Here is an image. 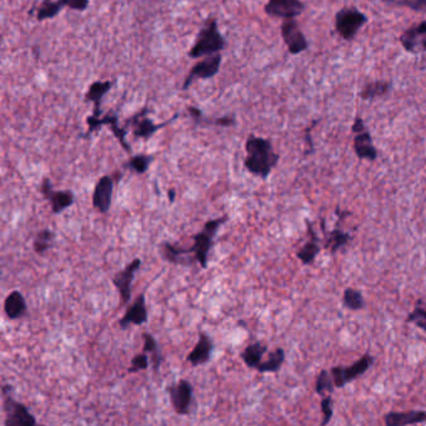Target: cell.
I'll use <instances>...</instances> for the list:
<instances>
[{
    "mask_svg": "<svg viewBox=\"0 0 426 426\" xmlns=\"http://www.w3.org/2000/svg\"><path fill=\"white\" fill-rule=\"evenodd\" d=\"M245 169L250 174L266 180L280 160V155L274 151L271 140L262 136L249 135L245 142Z\"/></svg>",
    "mask_w": 426,
    "mask_h": 426,
    "instance_id": "1",
    "label": "cell"
},
{
    "mask_svg": "<svg viewBox=\"0 0 426 426\" xmlns=\"http://www.w3.org/2000/svg\"><path fill=\"white\" fill-rule=\"evenodd\" d=\"M227 48V40L223 36L219 29L218 22L214 16H209L205 22L203 23L199 33L195 39V43L188 51V57L192 59H199L221 53Z\"/></svg>",
    "mask_w": 426,
    "mask_h": 426,
    "instance_id": "2",
    "label": "cell"
},
{
    "mask_svg": "<svg viewBox=\"0 0 426 426\" xmlns=\"http://www.w3.org/2000/svg\"><path fill=\"white\" fill-rule=\"evenodd\" d=\"M227 219H229L227 215H224L213 221H208L201 229V231L192 236L194 244L192 248H188V250L195 259V262L199 263L203 269L208 268V259H209V253L213 248L214 238L221 225L227 223Z\"/></svg>",
    "mask_w": 426,
    "mask_h": 426,
    "instance_id": "3",
    "label": "cell"
},
{
    "mask_svg": "<svg viewBox=\"0 0 426 426\" xmlns=\"http://www.w3.org/2000/svg\"><path fill=\"white\" fill-rule=\"evenodd\" d=\"M368 16L356 7H344L335 14V32L345 40L353 42L359 30L368 23Z\"/></svg>",
    "mask_w": 426,
    "mask_h": 426,
    "instance_id": "4",
    "label": "cell"
},
{
    "mask_svg": "<svg viewBox=\"0 0 426 426\" xmlns=\"http://www.w3.org/2000/svg\"><path fill=\"white\" fill-rule=\"evenodd\" d=\"M3 410L5 412V426H33L36 425V420L32 412H29L28 408L25 405L16 401L13 398V388L10 385L3 386Z\"/></svg>",
    "mask_w": 426,
    "mask_h": 426,
    "instance_id": "5",
    "label": "cell"
},
{
    "mask_svg": "<svg viewBox=\"0 0 426 426\" xmlns=\"http://www.w3.org/2000/svg\"><path fill=\"white\" fill-rule=\"evenodd\" d=\"M86 134L82 135L83 139H88L90 135L108 125L110 130L113 131V135L118 139V142L121 145V148L125 150L127 153H131V147L130 144L127 142V129L121 128L119 127V118H118V114L116 113H108L105 115H101V116H95V115H89L86 118Z\"/></svg>",
    "mask_w": 426,
    "mask_h": 426,
    "instance_id": "6",
    "label": "cell"
},
{
    "mask_svg": "<svg viewBox=\"0 0 426 426\" xmlns=\"http://www.w3.org/2000/svg\"><path fill=\"white\" fill-rule=\"evenodd\" d=\"M374 362H375L374 356L365 354L358 362L351 364L348 368H344L341 365L333 366L330 370V374L334 380L335 388L342 389L347 384L351 383L356 379L362 377L373 366Z\"/></svg>",
    "mask_w": 426,
    "mask_h": 426,
    "instance_id": "7",
    "label": "cell"
},
{
    "mask_svg": "<svg viewBox=\"0 0 426 426\" xmlns=\"http://www.w3.org/2000/svg\"><path fill=\"white\" fill-rule=\"evenodd\" d=\"M221 60H223L221 53L203 58L188 73L183 86H181V90L186 92L192 86V83L198 79L209 80V79H213L215 75H218L221 71Z\"/></svg>",
    "mask_w": 426,
    "mask_h": 426,
    "instance_id": "8",
    "label": "cell"
},
{
    "mask_svg": "<svg viewBox=\"0 0 426 426\" xmlns=\"http://www.w3.org/2000/svg\"><path fill=\"white\" fill-rule=\"evenodd\" d=\"M171 406L178 415H189L194 408V389L185 379L168 386Z\"/></svg>",
    "mask_w": 426,
    "mask_h": 426,
    "instance_id": "9",
    "label": "cell"
},
{
    "mask_svg": "<svg viewBox=\"0 0 426 426\" xmlns=\"http://www.w3.org/2000/svg\"><path fill=\"white\" fill-rule=\"evenodd\" d=\"M149 113V109H142L139 113L135 114L133 116H130L127 119V127H131V131L135 138H139L142 140H149L153 135L157 133L159 129L166 127L168 124H171V121L178 119L179 114H175L169 121H164L162 124H155L154 121L148 118L147 115Z\"/></svg>",
    "mask_w": 426,
    "mask_h": 426,
    "instance_id": "10",
    "label": "cell"
},
{
    "mask_svg": "<svg viewBox=\"0 0 426 426\" xmlns=\"http://www.w3.org/2000/svg\"><path fill=\"white\" fill-rule=\"evenodd\" d=\"M281 38L292 55H299L309 49V42L297 19H285L280 27Z\"/></svg>",
    "mask_w": 426,
    "mask_h": 426,
    "instance_id": "11",
    "label": "cell"
},
{
    "mask_svg": "<svg viewBox=\"0 0 426 426\" xmlns=\"http://www.w3.org/2000/svg\"><path fill=\"white\" fill-rule=\"evenodd\" d=\"M305 10L301 0H268L264 7L265 14L279 19H297Z\"/></svg>",
    "mask_w": 426,
    "mask_h": 426,
    "instance_id": "12",
    "label": "cell"
},
{
    "mask_svg": "<svg viewBox=\"0 0 426 426\" xmlns=\"http://www.w3.org/2000/svg\"><path fill=\"white\" fill-rule=\"evenodd\" d=\"M40 192L44 198L48 200L51 206L53 214L63 213L68 208H71L75 201V195L71 190H54L50 179L44 178L40 185Z\"/></svg>",
    "mask_w": 426,
    "mask_h": 426,
    "instance_id": "13",
    "label": "cell"
},
{
    "mask_svg": "<svg viewBox=\"0 0 426 426\" xmlns=\"http://www.w3.org/2000/svg\"><path fill=\"white\" fill-rule=\"evenodd\" d=\"M399 40L406 51L412 54H425L426 21L414 24L410 28L404 30Z\"/></svg>",
    "mask_w": 426,
    "mask_h": 426,
    "instance_id": "14",
    "label": "cell"
},
{
    "mask_svg": "<svg viewBox=\"0 0 426 426\" xmlns=\"http://www.w3.org/2000/svg\"><path fill=\"white\" fill-rule=\"evenodd\" d=\"M140 266H142V260L136 258L133 262H130L124 269L121 270L119 273H116L114 275L113 284L115 285V288L119 292L123 305L129 303V300L131 298V285L134 281L135 274L138 270L140 269Z\"/></svg>",
    "mask_w": 426,
    "mask_h": 426,
    "instance_id": "15",
    "label": "cell"
},
{
    "mask_svg": "<svg viewBox=\"0 0 426 426\" xmlns=\"http://www.w3.org/2000/svg\"><path fill=\"white\" fill-rule=\"evenodd\" d=\"M114 180L110 175H104L98 180L92 192V206L101 214H107L112 206Z\"/></svg>",
    "mask_w": 426,
    "mask_h": 426,
    "instance_id": "16",
    "label": "cell"
},
{
    "mask_svg": "<svg viewBox=\"0 0 426 426\" xmlns=\"http://www.w3.org/2000/svg\"><path fill=\"white\" fill-rule=\"evenodd\" d=\"M148 321V309L145 304V295L140 294L134 303L129 306L127 313L119 321L121 330H127L130 325L140 327Z\"/></svg>",
    "mask_w": 426,
    "mask_h": 426,
    "instance_id": "17",
    "label": "cell"
},
{
    "mask_svg": "<svg viewBox=\"0 0 426 426\" xmlns=\"http://www.w3.org/2000/svg\"><path fill=\"white\" fill-rule=\"evenodd\" d=\"M213 339L209 335L201 331V333H199V339H198L197 345L189 353L186 360L190 362L192 366L204 365L206 362H210L212 355H213Z\"/></svg>",
    "mask_w": 426,
    "mask_h": 426,
    "instance_id": "18",
    "label": "cell"
},
{
    "mask_svg": "<svg viewBox=\"0 0 426 426\" xmlns=\"http://www.w3.org/2000/svg\"><path fill=\"white\" fill-rule=\"evenodd\" d=\"M116 80H105V82H100V80H95L94 83H92L89 88H88V92H86V103H92L94 109H92V115L95 116H101L103 112H101V101L104 99V97L107 95L108 92L112 90V88L115 86Z\"/></svg>",
    "mask_w": 426,
    "mask_h": 426,
    "instance_id": "19",
    "label": "cell"
},
{
    "mask_svg": "<svg viewBox=\"0 0 426 426\" xmlns=\"http://www.w3.org/2000/svg\"><path fill=\"white\" fill-rule=\"evenodd\" d=\"M160 254L165 262L175 265H192L197 263L188 248L178 247L171 242H163L160 245Z\"/></svg>",
    "mask_w": 426,
    "mask_h": 426,
    "instance_id": "20",
    "label": "cell"
},
{
    "mask_svg": "<svg viewBox=\"0 0 426 426\" xmlns=\"http://www.w3.org/2000/svg\"><path fill=\"white\" fill-rule=\"evenodd\" d=\"M384 421L388 426L415 425L426 423V412L410 410V412H388L384 416Z\"/></svg>",
    "mask_w": 426,
    "mask_h": 426,
    "instance_id": "21",
    "label": "cell"
},
{
    "mask_svg": "<svg viewBox=\"0 0 426 426\" xmlns=\"http://www.w3.org/2000/svg\"><path fill=\"white\" fill-rule=\"evenodd\" d=\"M354 150L356 157L360 160L375 162L377 159V149L373 142V136L369 130H364L354 136Z\"/></svg>",
    "mask_w": 426,
    "mask_h": 426,
    "instance_id": "22",
    "label": "cell"
},
{
    "mask_svg": "<svg viewBox=\"0 0 426 426\" xmlns=\"http://www.w3.org/2000/svg\"><path fill=\"white\" fill-rule=\"evenodd\" d=\"M4 313L9 320H18L28 313L27 301L21 292H10L4 301Z\"/></svg>",
    "mask_w": 426,
    "mask_h": 426,
    "instance_id": "23",
    "label": "cell"
},
{
    "mask_svg": "<svg viewBox=\"0 0 426 426\" xmlns=\"http://www.w3.org/2000/svg\"><path fill=\"white\" fill-rule=\"evenodd\" d=\"M186 109H188V113L192 116L194 123L199 124V125H214V127L229 128V127H234L236 124L233 115H227V116H221V118H208L203 114V110H200L198 108L188 107Z\"/></svg>",
    "mask_w": 426,
    "mask_h": 426,
    "instance_id": "24",
    "label": "cell"
},
{
    "mask_svg": "<svg viewBox=\"0 0 426 426\" xmlns=\"http://www.w3.org/2000/svg\"><path fill=\"white\" fill-rule=\"evenodd\" d=\"M268 351L266 344H264L262 341H255L249 344L247 348L240 353L244 364L248 366L249 369H255L260 365V362L263 360V356Z\"/></svg>",
    "mask_w": 426,
    "mask_h": 426,
    "instance_id": "25",
    "label": "cell"
},
{
    "mask_svg": "<svg viewBox=\"0 0 426 426\" xmlns=\"http://www.w3.org/2000/svg\"><path fill=\"white\" fill-rule=\"evenodd\" d=\"M392 86V83L389 80H374L362 86L359 97L366 101L379 99L391 92Z\"/></svg>",
    "mask_w": 426,
    "mask_h": 426,
    "instance_id": "26",
    "label": "cell"
},
{
    "mask_svg": "<svg viewBox=\"0 0 426 426\" xmlns=\"http://www.w3.org/2000/svg\"><path fill=\"white\" fill-rule=\"evenodd\" d=\"M325 244H324V248L330 251L331 255H335L339 250L342 248H345L348 245L349 242L353 240V236L341 230L339 227H336L331 231H325Z\"/></svg>",
    "mask_w": 426,
    "mask_h": 426,
    "instance_id": "27",
    "label": "cell"
},
{
    "mask_svg": "<svg viewBox=\"0 0 426 426\" xmlns=\"http://www.w3.org/2000/svg\"><path fill=\"white\" fill-rule=\"evenodd\" d=\"M64 9L60 0H42L39 7L36 8V16L38 22H44L48 19H54Z\"/></svg>",
    "mask_w": 426,
    "mask_h": 426,
    "instance_id": "28",
    "label": "cell"
},
{
    "mask_svg": "<svg viewBox=\"0 0 426 426\" xmlns=\"http://www.w3.org/2000/svg\"><path fill=\"white\" fill-rule=\"evenodd\" d=\"M285 362L284 349L277 348L273 353H270L269 358L265 362H260V365L256 368V370L262 374L265 373H277L281 369L283 364Z\"/></svg>",
    "mask_w": 426,
    "mask_h": 426,
    "instance_id": "29",
    "label": "cell"
},
{
    "mask_svg": "<svg viewBox=\"0 0 426 426\" xmlns=\"http://www.w3.org/2000/svg\"><path fill=\"white\" fill-rule=\"evenodd\" d=\"M142 336H144V349H142V351L149 354L150 362L153 364V369L158 371L159 368H160V365H162V362H163V356H162V353H160V349H159L157 340L154 339L153 335L148 334V333H144Z\"/></svg>",
    "mask_w": 426,
    "mask_h": 426,
    "instance_id": "30",
    "label": "cell"
},
{
    "mask_svg": "<svg viewBox=\"0 0 426 426\" xmlns=\"http://www.w3.org/2000/svg\"><path fill=\"white\" fill-rule=\"evenodd\" d=\"M316 236V235H315ZM313 236V240L305 242L303 248L297 253V258L301 262L303 265H313L316 256L319 255L321 251V247L319 245V239Z\"/></svg>",
    "mask_w": 426,
    "mask_h": 426,
    "instance_id": "31",
    "label": "cell"
},
{
    "mask_svg": "<svg viewBox=\"0 0 426 426\" xmlns=\"http://www.w3.org/2000/svg\"><path fill=\"white\" fill-rule=\"evenodd\" d=\"M342 304L344 306L349 309V310H353V312H359L362 310L366 303H365V299L362 297V292L353 288H347L344 290L342 294Z\"/></svg>",
    "mask_w": 426,
    "mask_h": 426,
    "instance_id": "32",
    "label": "cell"
},
{
    "mask_svg": "<svg viewBox=\"0 0 426 426\" xmlns=\"http://www.w3.org/2000/svg\"><path fill=\"white\" fill-rule=\"evenodd\" d=\"M55 239L54 231L50 229H43L36 234V240L33 242V248L38 255H44L53 245Z\"/></svg>",
    "mask_w": 426,
    "mask_h": 426,
    "instance_id": "33",
    "label": "cell"
},
{
    "mask_svg": "<svg viewBox=\"0 0 426 426\" xmlns=\"http://www.w3.org/2000/svg\"><path fill=\"white\" fill-rule=\"evenodd\" d=\"M154 160V155H149V154H136L134 157L130 158L128 160V163L125 164V168L130 169L131 171H134L136 174L142 175L145 174L148 169H149L150 164L153 163Z\"/></svg>",
    "mask_w": 426,
    "mask_h": 426,
    "instance_id": "34",
    "label": "cell"
},
{
    "mask_svg": "<svg viewBox=\"0 0 426 426\" xmlns=\"http://www.w3.org/2000/svg\"><path fill=\"white\" fill-rule=\"evenodd\" d=\"M335 384L331 374L327 370H321L315 381V391L320 397H325V394L334 392Z\"/></svg>",
    "mask_w": 426,
    "mask_h": 426,
    "instance_id": "35",
    "label": "cell"
},
{
    "mask_svg": "<svg viewBox=\"0 0 426 426\" xmlns=\"http://www.w3.org/2000/svg\"><path fill=\"white\" fill-rule=\"evenodd\" d=\"M406 323L409 324H415L416 327H420L424 333H426V309L421 306H416L412 313L408 315Z\"/></svg>",
    "mask_w": 426,
    "mask_h": 426,
    "instance_id": "36",
    "label": "cell"
},
{
    "mask_svg": "<svg viewBox=\"0 0 426 426\" xmlns=\"http://www.w3.org/2000/svg\"><path fill=\"white\" fill-rule=\"evenodd\" d=\"M149 354H147V353L142 351V354H136V355L131 359L128 373L129 374H134V373H138V371L147 370L149 368Z\"/></svg>",
    "mask_w": 426,
    "mask_h": 426,
    "instance_id": "37",
    "label": "cell"
},
{
    "mask_svg": "<svg viewBox=\"0 0 426 426\" xmlns=\"http://www.w3.org/2000/svg\"><path fill=\"white\" fill-rule=\"evenodd\" d=\"M321 412H323V420L320 423V425L325 426L331 421L333 415H334V401L333 398L329 397H323L321 400Z\"/></svg>",
    "mask_w": 426,
    "mask_h": 426,
    "instance_id": "38",
    "label": "cell"
},
{
    "mask_svg": "<svg viewBox=\"0 0 426 426\" xmlns=\"http://www.w3.org/2000/svg\"><path fill=\"white\" fill-rule=\"evenodd\" d=\"M395 5L409 8L414 12H425L426 0H398Z\"/></svg>",
    "mask_w": 426,
    "mask_h": 426,
    "instance_id": "39",
    "label": "cell"
},
{
    "mask_svg": "<svg viewBox=\"0 0 426 426\" xmlns=\"http://www.w3.org/2000/svg\"><path fill=\"white\" fill-rule=\"evenodd\" d=\"M64 8H69L75 12H86L89 8V0H60Z\"/></svg>",
    "mask_w": 426,
    "mask_h": 426,
    "instance_id": "40",
    "label": "cell"
},
{
    "mask_svg": "<svg viewBox=\"0 0 426 426\" xmlns=\"http://www.w3.org/2000/svg\"><path fill=\"white\" fill-rule=\"evenodd\" d=\"M318 124H319V121H313V123L310 124V127L305 129V142L306 144H308V147H309V149L305 151V155L313 154L314 151H315L313 139H312V130H313L314 127H316Z\"/></svg>",
    "mask_w": 426,
    "mask_h": 426,
    "instance_id": "41",
    "label": "cell"
},
{
    "mask_svg": "<svg viewBox=\"0 0 426 426\" xmlns=\"http://www.w3.org/2000/svg\"><path fill=\"white\" fill-rule=\"evenodd\" d=\"M366 125H365V123H364V119H362V116H355V119H354V123H353V127H351V131L354 133V134H358V133H362L364 130H366Z\"/></svg>",
    "mask_w": 426,
    "mask_h": 426,
    "instance_id": "42",
    "label": "cell"
},
{
    "mask_svg": "<svg viewBox=\"0 0 426 426\" xmlns=\"http://www.w3.org/2000/svg\"><path fill=\"white\" fill-rule=\"evenodd\" d=\"M168 199L171 203L175 201V189H169L168 190Z\"/></svg>",
    "mask_w": 426,
    "mask_h": 426,
    "instance_id": "43",
    "label": "cell"
},
{
    "mask_svg": "<svg viewBox=\"0 0 426 426\" xmlns=\"http://www.w3.org/2000/svg\"><path fill=\"white\" fill-rule=\"evenodd\" d=\"M384 1H386V3H392V4H397V1H398V0H384Z\"/></svg>",
    "mask_w": 426,
    "mask_h": 426,
    "instance_id": "44",
    "label": "cell"
}]
</instances>
